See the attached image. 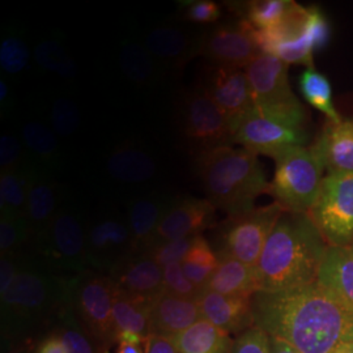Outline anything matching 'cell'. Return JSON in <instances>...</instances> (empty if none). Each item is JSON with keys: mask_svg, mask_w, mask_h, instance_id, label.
<instances>
[{"mask_svg": "<svg viewBox=\"0 0 353 353\" xmlns=\"http://www.w3.org/2000/svg\"><path fill=\"white\" fill-rule=\"evenodd\" d=\"M255 326L301 353H335L353 341V314L318 283L297 290L258 292Z\"/></svg>", "mask_w": 353, "mask_h": 353, "instance_id": "1", "label": "cell"}, {"mask_svg": "<svg viewBox=\"0 0 353 353\" xmlns=\"http://www.w3.org/2000/svg\"><path fill=\"white\" fill-rule=\"evenodd\" d=\"M24 265L10 290L0 297L1 350L49 334L70 303L71 278L54 274L24 254Z\"/></svg>", "mask_w": 353, "mask_h": 353, "instance_id": "2", "label": "cell"}, {"mask_svg": "<svg viewBox=\"0 0 353 353\" xmlns=\"http://www.w3.org/2000/svg\"><path fill=\"white\" fill-rule=\"evenodd\" d=\"M328 248L309 214L284 212L256 265L261 292L297 290L314 284Z\"/></svg>", "mask_w": 353, "mask_h": 353, "instance_id": "3", "label": "cell"}, {"mask_svg": "<svg viewBox=\"0 0 353 353\" xmlns=\"http://www.w3.org/2000/svg\"><path fill=\"white\" fill-rule=\"evenodd\" d=\"M207 201L229 216L252 212L256 198L271 190L258 156L246 150L221 147L195 157Z\"/></svg>", "mask_w": 353, "mask_h": 353, "instance_id": "4", "label": "cell"}, {"mask_svg": "<svg viewBox=\"0 0 353 353\" xmlns=\"http://www.w3.org/2000/svg\"><path fill=\"white\" fill-rule=\"evenodd\" d=\"M328 39L330 26L323 12L318 7L300 4L278 26L256 29V41L262 52L274 55L285 64H303L306 68H314V52L322 49Z\"/></svg>", "mask_w": 353, "mask_h": 353, "instance_id": "5", "label": "cell"}, {"mask_svg": "<svg viewBox=\"0 0 353 353\" xmlns=\"http://www.w3.org/2000/svg\"><path fill=\"white\" fill-rule=\"evenodd\" d=\"M274 160L276 169L270 194L285 212L309 214L318 199L326 170L316 144L292 147Z\"/></svg>", "mask_w": 353, "mask_h": 353, "instance_id": "6", "label": "cell"}, {"mask_svg": "<svg viewBox=\"0 0 353 353\" xmlns=\"http://www.w3.org/2000/svg\"><path fill=\"white\" fill-rule=\"evenodd\" d=\"M26 254L38 265L62 276L89 270L87 227L71 208L62 207L42 237L29 245Z\"/></svg>", "mask_w": 353, "mask_h": 353, "instance_id": "7", "label": "cell"}, {"mask_svg": "<svg viewBox=\"0 0 353 353\" xmlns=\"http://www.w3.org/2000/svg\"><path fill=\"white\" fill-rule=\"evenodd\" d=\"M255 110L284 125L305 130L306 112L290 88L288 64L270 54H259L245 68Z\"/></svg>", "mask_w": 353, "mask_h": 353, "instance_id": "8", "label": "cell"}, {"mask_svg": "<svg viewBox=\"0 0 353 353\" xmlns=\"http://www.w3.org/2000/svg\"><path fill=\"white\" fill-rule=\"evenodd\" d=\"M284 212L275 202L248 214L229 216L227 221L217 225L216 252L230 255L246 265H258L267 240Z\"/></svg>", "mask_w": 353, "mask_h": 353, "instance_id": "9", "label": "cell"}, {"mask_svg": "<svg viewBox=\"0 0 353 353\" xmlns=\"http://www.w3.org/2000/svg\"><path fill=\"white\" fill-rule=\"evenodd\" d=\"M115 287L108 275L87 270L71 278V305L89 334L112 348L117 344L113 303Z\"/></svg>", "mask_w": 353, "mask_h": 353, "instance_id": "10", "label": "cell"}, {"mask_svg": "<svg viewBox=\"0 0 353 353\" xmlns=\"http://www.w3.org/2000/svg\"><path fill=\"white\" fill-rule=\"evenodd\" d=\"M181 131L196 156L221 147H232L233 130L225 114L199 83L185 94L179 110Z\"/></svg>", "mask_w": 353, "mask_h": 353, "instance_id": "11", "label": "cell"}, {"mask_svg": "<svg viewBox=\"0 0 353 353\" xmlns=\"http://www.w3.org/2000/svg\"><path fill=\"white\" fill-rule=\"evenodd\" d=\"M310 219L328 246L353 245V174H327L323 178Z\"/></svg>", "mask_w": 353, "mask_h": 353, "instance_id": "12", "label": "cell"}, {"mask_svg": "<svg viewBox=\"0 0 353 353\" xmlns=\"http://www.w3.org/2000/svg\"><path fill=\"white\" fill-rule=\"evenodd\" d=\"M262 54L256 41V29L248 21L223 24L204 32L198 41V55L216 65L246 68Z\"/></svg>", "mask_w": 353, "mask_h": 353, "instance_id": "13", "label": "cell"}, {"mask_svg": "<svg viewBox=\"0 0 353 353\" xmlns=\"http://www.w3.org/2000/svg\"><path fill=\"white\" fill-rule=\"evenodd\" d=\"M135 252L127 220L117 216H102L87 225L89 270L109 276Z\"/></svg>", "mask_w": 353, "mask_h": 353, "instance_id": "14", "label": "cell"}, {"mask_svg": "<svg viewBox=\"0 0 353 353\" xmlns=\"http://www.w3.org/2000/svg\"><path fill=\"white\" fill-rule=\"evenodd\" d=\"M233 141L256 156L265 154L275 159L288 148L306 145L307 135L305 130L284 125L254 108L236 127Z\"/></svg>", "mask_w": 353, "mask_h": 353, "instance_id": "15", "label": "cell"}, {"mask_svg": "<svg viewBox=\"0 0 353 353\" xmlns=\"http://www.w3.org/2000/svg\"><path fill=\"white\" fill-rule=\"evenodd\" d=\"M201 84L225 114L234 134L241 121L255 108L246 72L242 68L214 65L204 74Z\"/></svg>", "mask_w": 353, "mask_h": 353, "instance_id": "16", "label": "cell"}, {"mask_svg": "<svg viewBox=\"0 0 353 353\" xmlns=\"http://www.w3.org/2000/svg\"><path fill=\"white\" fill-rule=\"evenodd\" d=\"M214 217L216 207L210 201L192 196L176 198L165 211L152 248L169 241L201 236L207 228L214 227Z\"/></svg>", "mask_w": 353, "mask_h": 353, "instance_id": "17", "label": "cell"}, {"mask_svg": "<svg viewBox=\"0 0 353 353\" xmlns=\"http://www.w3.org/2000/svg\"><path fill=\"white\" fill-rule=\"evenodd\" d=\"M115 290L148 301L165 290L164 270L150 252H135L109 275Z\"/></svg>", "mask_w": 353, "mask_h": 353, "instance_id": "18", "label": "cell"}, {"mask_svg": "<svg viewBox=\"0 0 353 353\" xmlns=\"http://www.w3.org/2000/svg\"><path fill=\"white\" fill-rule=\"evenodd\" d=\"M201 319L196 300L178 297L164 290L151 303L150 335L173 339Z\"/></svg>", "mask_w": 353, "mask_h": 353, "instance_id": "19", "label": "cell"}, {"mask_svg": "<svg viewBox=\"0 0 353 353\" xmlns=\"http://www.w3.org/2000/svg\"><path fill=\"white\" fill-rule=\"evenodd\" d=\"M252 300L224 296L210 290H203L196 299L202 319L208 321L229 335L242 334L255 326Z\"/></svg>", "mask_w": 353, "mask_h": 353, "instance_id": "20", "label": "cell"}, {"mask_svg": "<svg viewBox=\"0 0 353 353\" xmlns=\"http://www.w3.org/2000/svg\"><path fill=\"white\" fill-rule=\"evenodd\" d=\"M59 202V186L51 181L49 174H45L32 166V179L26 210V221L32 232L30 243L42 237L50 227L52 220L62 208Z\"/></svg>", "mask_w": 353, "mask_h": 353, "instance_id": "21", "label": "cell"}, {"mask_svg": "<svg viewBox=\"0 0 353 353\" xmlns=\"http://www.w3.org/2000/svg\"><path fill=\"white\" fill-rule=\"evenodd\" d=\"M217 256L219 265L204 290L242 299H252L261 292V278L256 265H246L227 254H217Z\"/></svg>", "mask_w": 353, "mask_h": 353, "instance_id": "22", "label": "cell"}, {"mask_svg": "<svg viewBox=\"0 0 353 353\" xmlns=\"http://www.w3.org/2000/svg\"><path fill=\"white\" fill-rule=\"evenodd\" d=\"M316 283L353 314V250L328 248Z\"/></svg>", "mask_w": 353, "mask_h": 353, "instance_id": "23", "label": "cell"}, {"mask_svg": "<svg viewBox=\"0 0 353 353\" xmlns=\"http://www.w3.org/2000/svg\"><path fill=\"white\" fill-rule=\"evenodd\" d=\"M314 144L328 174H353V118L327 122Z\"/></svg>", "mask_w": 353, "mask_h": 353, "instance_id": "24", "label": "cell"}, {"mask_svg": "<svg viewBox=\"0 0 353 353\" xmlns=\"http://www.w3.org/2000/svg\"><path fill=\"white\" fill-rule=\"evenodd\" d=\"M169 203L160 195L140 196L131 202L126 220L135 245V252H148L151 250L154 234Z\"/></svg>", "mask_w": 353, "mask_h": 353, "instance_id": "25", "label": "cell"}, {"mask_svg": "<svg viewBox=\"0 0 353 353\" xmlns=\"http://www.w3.org/2000/svg\"><path fill=\"white\" fill-rule=\"evenodd\" d=\"M198 41L176 26H159L145 36V49L152 57L169 65L182 67L198 55Z\"/></svg>", "mask_w": 353, "mask_h": 353, "instance_id": "26", "label": "cell"}, {"mask_svg": "<svg viewBox=\"0 0 353 353\" xmlns=\"http://www.w3.org/2000/svg\"><path fill=\"white\" fill-rule=\"evenodd\" d=\"M156 163L148 152L131 144L118 147L108 160V172L126 185L148 182L156 174Z\"/></svg>", "mask_w": 353, "mask_h": 353, "instance_id": "27", "label": "cell"}, {"mask_svg": "<svg viewBox=\"0 0 353 353\" xmlns=\"http://www.w3.org/2000/svg\"><path fill=\"white\" fill-rule=\"evenodd\" d=\"M23 139L29 152V164L39 172L49 174L61 164V153L55 134L38 121L26 122L23 127Z\"/></svg>", "mask_w": 353, "mask_h": 353, "instance_id": "28", "label": "cell"}, {"mask_svg": "<svg viewBox=\"0 0 353 353\" xmlns=\"http://www.w3.org/2000/svg\"><path fill=\"white\" fill-rule=\"evenodd\" d=\"M170 341L181 353H232L234 344L229 334L205 319L198 321Z\"/></svg>", "mask_w": 353, "mask_h": 353, "instance_id": "29", "label": "cell"}, {"mask_svg": "<svg viewBox=\"0 0 353 353\" xmlns=\"http://www.w3.org/2000/svg\"><path fill=\"white\" fill-rule=\"evenodd\" d=\"M51 331L61 338L67 353H109L110 351L109 347L94 339L77 319L71 305V296L70 303L59 313Z\"/></svg>", "mask_w": 353, "mask_h": 353, "instance_id": "30", "label": "cell"}, {"mask_svg": "<svg viewBox=\"0 0 353 353\" xmlns=\"http://www.w3.org/2000/svg\"><path fill=\"white\" fill-rule=\"evenodd\" d=\"M152 301L128 296L115 290L113 318L117 332L132 331L147 338L150 335V314Z\"/></svg>", "mask_w": 353, "mask_h": 353, "instance_id": "31", "label": "cell"}, {"mask_svg": "<svg viewBox=\"0 0 353 353\" xmlns=\"http://www.w3.org/2000/svg\"><path fill=\"white\" fill-rule=\"evenodd\" d=\"M30 179L32 165L28 160L23 166L0 174V214L26 216Z\"/></svg>", "mask_w": 353, "mask_h": 353, "instance_id": "32", "label": "cell"}, {"mask_svg": "<svg viewBox=\"0 0 353 353\" xmlns=\"http://www.w3.org/2000/svg\"><path fill=\"white\" fill-rule=\"evenodd\" d=\"M299 84L305 101L325 114L328 122L341 123L343 118L334 105L332 89L326 76L319 74L316 68H306L300 76Z\"/></svg>", "mask_w": 353, "mask_h": 353, "instance_id": "33", "label": "cell"}, {"mask_svg": "<svg viewBox=\"0 0 353 353\" xmlns=\"http://www.w3.org/2000/svg\"><path fill=\"white\" fill-rule=\"evenodd\" d=\"M119 63L127 77L138 84H151L159 76V67L151 52L134 42L123 43Z\"/></svg>", "mask_w": 353, "mask_h": 353, "instance_id": "34", "label": "cell"}, {"mask_svg": "<svg viewBox=\"0 0 353 353\" xmlns=\"http://www.w3.org/2000/svg\"><path fill=\"white\" fill-rule=\"evenodd\" d=\"M292 0H254L245 4V20L258 30H265L281 24L294 7Z\"/></svg>", "mask_w": 353, "mask_h": 353, "instance_id": "35", "label": "cell"}, {"mask_svg": "<svg viewBox=\"0 0 353 353\" xmlns=\"http://www.w3.org/2000/svg\"><path fill=\"white\" fill-rule=\"evenodd\" d=\"M30 240L32 232L26 216L0 214V255L23 252Z\"/></svg>", "mask_w": 353, "mask_h": 353, "instance_id": "36", "label": "cell"}, {"mask_svg": "<svg viewBox=\"0 0 353 353\" xmlns=\"http://www.w3.org/2000/svg\"><path fill=\"white\" fill-rule=\"evenodd\" d=\"M36 61L41 68L64 79H72L77 72L75 62L68 57V52L58 39L41 42L36 48Z\"/></svg>", "mask_w": 353, "mask_h": 353, "instance_id": "37", "label": "cell"}, {"mask_svg": "<svg viewBox=\"0 0 353 353\" xmlns=\"http://www.w3.org/2000/svg\"><path fill=\"white\" fill-rule=\"evenodd\" d=\"M30 59L29 48L24 38L17 33H6L0 42V67L8 75H19Z\"/></svg>", "mask_w": 353, "mask_h": 353, "instance_id": "38", "label": "cell"}, {"mask_svg": "<svg viewBox=\"0 0 353 353\" xmlns=\"http://www.w3.org/2000/svg\"><path fill=\"white\" fill-rule=\"evenodd\" d=\"M51 123L54 131L62 137L74 134L80 125V114L75 103L67 99L57 100L51 109Z\"/></svg>", "mask_w": 353, "mask_h": 353, "instance_id": "39", "label": "cell"}, {"mask_svg": "<svg viewBox=\"0 0 353 353\" xmlns=\"http://www.w3.org/2000/svg\"><path fill=\"white\" fill-rule=\"evenodd\" d=\"M165 290L176 294L178 297L196 300L203 290L195 287L189 279L185 276L181 263H172L165 265L164 268Z\"/></svg>", "mask_w": 353, "mask_h": 353, "instance_id": "40", "label": "cell"}, {"mask_svg": "<svg viewBox=\"0 0 353 353\" xmlns=\"http://www.w3.org/2000/svg\"><path fill=\"white\" fill-rule=\"evenodd\" d=\"M195 237H188V239L159 243L152 248L150 254H151L152 258L163 268L165 265H172V263H182L183 259L186 258Z\"/></svg>", "mask_w": 353, "mask_h": 353, "instance_id": "41", "label": "cell"}, {"mask_svg": "<svg viewBox=\"0 0 353 353\" xmlns=\"http://www.w3.org/2000/svg\"><path fill=\"white\" fill-rule=\"evenodd\" d=\"M221 17V7L212 0H194L183 3L182 19L196 24H211Z\"/></svg>", "mask_w": 353, "mask_h": 353, "instance_id": "42", "label": "cell"}, {"mask_svg": "<svg viewBox=\"0 0 353 353\" xmlns=\"http://www.w3.org/2000/svg\"><path fill=\"white\" fill-rule=\"evenodd\" d=\"M232 353H271L270 336L262 328L252 326L234 341Z\"/></svg>", "mask_w": 353, "mask_h": 353, "instance_id": "43", "label": "cell"}, {"mask_svg": "<svg viewBox=\"0 0 353 353\" xmlns=\"http://www.w3.org/2000/svg\"><path fill=\"white\" fill-rule=\"evenodd\" d=\"M26 161L21 143L14 135L4 134L0 139V172L17 169L26 164Z\"/></svg>", "mask_w": 353, "mask_h": 353, "instance_id": "44", "label": "cell"}, {"mask_svg": "<svg viewBox=\"0 0 353 353\" xmlns=\"http://www.w3.org/2000/svg\"><path fill=\"white\" fill-rule=\"evenodd\" d=\"M183 262H189L192 265L214 271L216 267L219 265V256L212 249V246L210 245V242L201 234L194 239V242L190 248L186 258L183 259Z\"/></svg>", "mask_w": 353, "mask_h": 353, "instance_id": "45", "label": "cell"}, {"mask_svg": "<svg viewBox=\"0 0 353 353\" xmlns=\"http://www.w3.org/2000/svg\"><path fill=\"white\" fill-rule=\"evenodd\" d=\"M24 252L0 255V297L12 287L24 265Z\"/></svg>", "mask_w": 353, "mask_h": 353, "instance_id": "46", "label": "cell"}, {"mask_svg": "<svg viewBox=\"0 0 353 353\" xmlns=\"http://www.w3.org/2000/svg\"><path fill=\"white\" fill-rule=\"evenodd\" d=\"M182 270L185 276L189 279L190 281L198 287L199 290H204L210 281V279L212 276L214 271L204 268V267H199V265H192L189 262H182Z\"/></svg>", "mask_w": 353, "mask_h": 353, "instance_id": "47", "label": "cell"}, {"mask_svg": "<svg viewBox=\"0 0 353 353\" xmlns=\"http://www.w3.org/2000/svg\"><path fill=\"white\" fill-rule=\"evenodd\" d=\"M33 353H67V350L61 338L51 331L37 341Z\"/></svg>", "mask_w": 353, "mask_h": 353, "instance_id": "48", "label": "cell"}, {"mask_svg": "<svg viewBox=\"0 0 353 353\" xmlns=\"http://www.w3.org/2000/svg\"><path fill=\"white\" fill-rule=\"evenodd\" d=\"M144 353H181L173 344V341L161 336L150 335L143 344Z\"/></svg>", "mask_w": 353, "mask_h": 353, "instance_id": "49", "label": "cell"}, {"mask_svg": "<svg viewBox=\"0 0 353 353\" xmlns=\"http://www.w3.org/2000/svg\"><path fill=\"white\" fill-rule=\"evenodd\" d=\"M145 341V338L140 334L132 332V331H122L117 336V344H127L132 347H141Z\"/></svg>", "mask_w": 353, "mask_h": 353, "instance_id": "50", "label": "cell"}, {"mask_svg": "<svg viewBox=\"0 0 353 353\" xmlns=\"http://www.w3.org/2000/svg\"><path fill=\"white\" fill-rule=\"evenodd\" d=\"M11 103H12V100H11L8 84L6 83L4 79H0V109H1V113L10 112Z\"/></svg>", "mask_w": 353, "mask_h": 353, "instance_id": "51", "label": "cell"}, {"mask_svg": "<svg viewBox=\"0 0 353 353\" xmlns=\"http://www.w3.org/2000/svg\"><path fill=\"white\" fill-rule=\"evenodd\" d=\"M270 348H271V353H301L287 341L272 338V336H270Z\"/></svg>", "mask_w": 353, "mask_h": 353, "instance_id": "52", "label": "cell"}, {"mask_svg": "<svg viewBox=\"0 0 353 353\" xmlns=\"http://www.w3.org/2000/svg\"><path fill=\"white\" fill-rule=\"evenodd\" d=\"M37 341H23L10 345L7 348H3V353H33Z\"/></svg>", "mask_w": 353, "mask_h": 353, "instance_id": "53", "label": "cell"}, {"mask_svg": "<svg viewBox=\"0 0 353 353\" xmlns=\"http://www.w3.org/2000/svg\"><path fill=\"white\" fill-rule=\"evenodd\" d=\"M117 353H144L141 347H132L127 344H118Z\"/></svg>", "mask_w": 353, "mask_h": 353, "instance_id": "54", "label": "cell"}, {"mask_svg": "<svg viewBox=\"0 0 353 353\" xmlns=\"http://www.w3.org/2000/svg\"><path fill=\"white\" fill-rule=\"evenodd\" d=\"M335 353H353V341L343 343Z\"/></svg>", "mask_w": 353, "mask_h": 353, "instance_id": "55", "label": "cell"}, {"mask_svg": "<svg viewBox=\"0 0 353 353\" xmlns=\"http://www.w3.org/2000/svg\"><path fill=\"white\" fill-rule=\"evenodd\" d=\"M351 249H352V250H353V245H352V246H351Z\"/></svg>", "mask_w": 353, "mask_h": 353, "instance_id": "56", "label": "cell"}]
</instances>
